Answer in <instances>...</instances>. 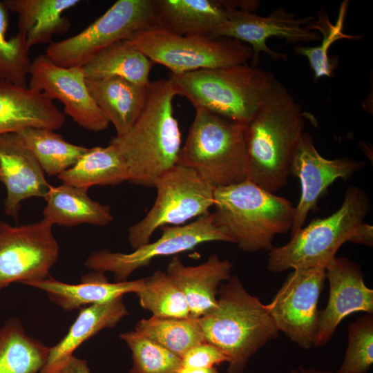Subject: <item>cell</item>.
<instances>
[{
	"mask_svg": "<svg viewBox=\"0 0 373 373\" xmlns=\"http://www.w3.org/2000/svg\"><path fill=\"white\" fill-rule=\"evenodd\" d=\"M305 117L294 97L276 81L246 126L247 179L271 193L287 183L292 157L304 133Z\"/></svg>",
	"mask_w": 373,
	"mask_h": 373,
	"instance_id": "6da1fadb",
	"label": "cell"
},
{
	"mask_svg": "<svg viewBox=\"0 0 373 373\" xmlns=\"http://www.w3.org/2000/svg\"><path fill=\"white\" fill-rule=\"evenodd\" d=\"M177 95L169 78L151 82L144 108L132 127L111 141L127 164L128 182L153 186L162 173L177 164L181 149V133L173 115Z\"/></svg>",
	"mask_w": 373,
	"mask_h": 373,
	"instance_id": "7a4b0ae2",
	"label": "cell"
},
{
	"mask_svg": "<svg viewBox=\"0 0 373 373\" xmlns=\"http://www.w3.org/2000/svg\"><path fill=\"white\" fill-rule=\"evenodd\" d=\"M198 319L204 342L227 357V373H244L249 359L279 333L265 305L236 276L221 285L216 307Z\"/></svg>",
	"mask_w": 373,
	"mask_h": 373,
	"instance_id": "3957f363",
	"label": "cell"
},
{
	"mask_svg": "<svg viewBox=\"0 0 373 373\" xmlns=\"http://www.w3.org/2000/svg\"><path fill=\"white\" fill-rule=\"evenodd\" d=\"M214 223L244 251H270L278 234L291 231V202L251 181L215 189Z\"/></svg>",
	"mask_w": 373,
	"mask_h": 373,
	"instance_id": "277c9868",
	"label": "cell"
},
{
	"mask_svg": "<svg viewBox=\"0 0 373 373\" xmlns=\"http://www.w3.org/2000/svg\"><path fill=\"white\" fill-rule=\"evenodd\" d=\"M178 95L230 121L247 124L275 82L273 75L247 64L171 75Z\"/></svg>",
	"mask_w": 373,
	"mask_h": 373,
	"instance_id": "5b68a950",
	"label": "cell"
},
{
	"mask_svg": "<svg viewBox=\"0 0 373 373\" xmlns=\"http://www.w3.org/2000/svg\"><path fill=\"white\" fill-rule=\"evenodd\" d=\"M370 209L367 195L356 186L347 188L340 207L330 216L316 218L269 253L267 269L274 273L300 268L326 267L346 242L354 243Z\"/></svg>",
	"mask_w": 373,
	"mask_h": 373,
	"instance_id": "8992f818",
	"label": "cell"
},
{
	"mask_svg": "<svg viewBox=\"0 0 373 373\" xmlns=\"http://www.w3.org/2000/svg\"><path fill=\"white\" fill-rule=\"evenodd\" d=\"M194 119L177 164L195 171L215 188L247 178V124L195 108Z\"/></svg>",
	"mask_w": 373,
	"mask_h": 373,
	"instance_id": "52a82bcc",
	"label": "cell"
},
{
	"mask_svg": "<svg viewBox=\"0 0 373 373\" xmlns=\"http://www.w3.org/2000/svg\"><path fill=\"white\" fill-rule=\"evenodd\" d=\"M124 41L171 75L246 64L252 56L249 45L234 39L181 35L158 27L139 31Z\"/></svg>",
	"mask_w": 373,
	"mask_h": 373,
	"instance_id": "ba28073f",
	"label": "cell"
},
{
	"mask_svg": "<svg viewBox=\"0 0 373 373\" xmlns=\"http://www.w3.org/2000/svg\"><path fill=\"white\" fill-rule=\"evenodd\" d=\"M157 198L146 216L128 229V241L136 248L147 244L155 231L180 226L209 213L214 204L215 187L191 168L176 164L155 182Z\"/></svg>",
	"mask_w": 373,
	"mask_h": 373,
	"instance_id": "9c48e42d",
	"label": "cell"
},
{
	"mask_svg": "<svg viewBox=\"0 0 373 373\" xmlns=\"http://www.w3.org/2000/svg\"><path fill=\"white\" fill-rule=\"evenodd\" d=\"M156 26L154 0H118L85 29L52 41L45 55L62 67H82L105 48Z\"/></svg>",
	"mask_w": 373,
	"mask_h": 373,
	"instance_id": "30bf717a",
	"label": "cell"
},
{
	"mask_svg": "<svg viewBox=\"0 0 373 373\" xmlns=\"http://www.w3.org/2000/svg\"><path fill=\"white\" fill-rule=\"evenodd\" d=\"M161 237L142 245L131 253L107 250L92 254L85 265L94 271L112 272L117 280L124 281L139 268L146 267L156 258L175 255L191 250L205 242H231L227 233L214 223L213 213L199 217L188 224L162 227Z\"/></svg>",
	"mask_w": 373,
	"mask_h": 373,
	"instance_id": "8fae6325",
	"label": "cell"
},
{
	"mask_svg": "<svg viewBox=\"0 0 373 373\" xmlns=\"http://www.w3.org/2000/svg\"><path fill=\"white\" fill-rule=\"evenodd\" d=\"M46 220L12 226L0 220V290L12 283L45 279L57 260L59 245Z\"/></svg>",
	"mask_w": 373,
	"mask_h": 373,
	"instance_id": "7c38bea8",
	"label": "cell"
},
{
	"mask_svg": "<svg viewBox=\"0 0 373 373\" xmlns=\"http://www.w3.org/2000/svg\"><path fill=\"white\" fill-rule=\"evenodd\" d=\"M325 269H295L265 307L278 332L304 350L314 346L318 327V303Z\"/></svg>",
	"mask_w": 373,
	"mask_h": 373,
	"instance_id": "4fadbf2b",
	"label": "cell"
},
{
	"mask_svg": "<svg viewBox=\"0 0 373 373\" xmlns=\"http://www.w3.org/2000/svg\"><path fill=\"white\" fill-rule=\"evenodd\" d=\"M229 6L226 21L213 32L211 38L227 37L249 45L252 50L251 66L256 67L260 55L265 53L275 60H286L288 55L271 49L267 44L270 37H278L289 43L314 42L321 39L320 35L307 26L315 18L313 16L296 17L283 8H278L267 17Z\"/></svg>",
	"mask_w": 373,
	"mask_h": 373,
	"instance_id": "5bb4252c",
	"label": "cell"
},
{
	"mask_svg": "<svg viewBox=\"0 0 373 373\" xmlns=\"http://www.w3.org/2000/svg\"><path fill=\"white\" fill-rule=\"evenodd\" d=\"M28 86L51 100H59L64 114L79 126L99 132L106 130L109 122L91 97L82 67H62L45 54L32 61Z\"/></svg>",
	"mask_w": 373,
	"mask_h": 373,
	"instance_id": "9a60e30c",
	"label": "cell"
},
{
	"mask_svg": "<svg viewBox=\"0 0 373 373\" xmlns=\"http://www.w3.org/2000/svg\"><path fill=\"white\" fill-rule=\"evenodd\" d=\"M363 166L364 162L348 158L329 160L323 157L312 136L304 133L290 165V175L297 177L301 186L300 197L294 207L291 235L303 227L309 211L316 209L318 199L336 180H347Z\"/></svg>",
	"mask_w": 373,
	"mask_h": 373,
	"instance_id": "2e32d148",
	"label": "cell"
},
{
	"mask_svg": "<svg viewBox=\"0 0 373 373\" xmlns=\"http://www.w3.org/2000/svg\"><path fill=\"white\" fill-rule=\"evenodd\" d=\"M325 274L329 295L327 306L320 311L315 347L327 343L346 316L356 312L373 314V290L365 285L358 264L335 257L326 267Z\"/></svg>",
	"mask_w": 373,
	"mask_h": 373,
	"instance_id": "e0dca14e",
	"label": "cell"
},
{
	"mask_svg": "<svg viewBox=\"0 0 373 373\" xmlns=\"http://www.w3.org/2000/svg\"><path fill=\"white\" fill-rule=\"evenodd\" d=\"M0 181L6 189L5 212L15 218L23 200L44 198L50 186L35 155L17 133L0 135Z\"/></svg>",
	"mask_w": 373,
	"mask_h": 373,
	"instance_id": "ac0fdd59",
	"label": "cell"
},
{
	"mask_svg": "<svg viewBox=\"0 0 373 373\" xmlns=\"http://www.w3.org/2000/svg\"><path fill=\"white\" fill-rule=\"evenodd\" d=\"M66 115L54 101L28 87L0 81V135L27 127L57 130Z\"/></svg>",
	"mask_w": 373,
	"mask_h": 373,
	"instance_id": "d6986e66",
	"label": "cell"
},
{
	"mask_svg": "<svg viewBox=\"0 0 373 373\" xmlns=\"http://www.w3.org/2000/svg\"><path fill=\"white\" fill-rule=\"evenodd\" d=\"M233 264L213 255L197 266H185L178 256L169 262L166 274L183 293L190 317L199 318L214 309L218 287L231 277Z\"/></svg>",
	"mask_w": 373,
	"mask_h": 373,
	"instance_id": "ffe728a7",
	"label": "cell"
},
{
	"mask_svg": "<svg viewBox=\"0 0 373 373\" xmlns=\"http://www.w3.org/2000/svg\"><path fill=\"white\" fill-rule=\"evenodd\" d=\"M144 278L132 281L110 283L104 273L94 271L84 275L78 284H68L50 276L26 285L44 291L50 300L64 310L110 301L128 293L137 294Z\"/></svg>",
	"mask_w": 373,
	"mask_h": 373,
	"instance_id": "44dd1931",
	"label": "cell"
},
{
	"mask_svg": "<svg viewBox=\"0 0 373 373\" xmlns=\"http://www.w3.org/2000/svg\"><path fill=\"white\" fill-rule=\"evenodd\" d=\"M228 10L224 0H154L156 26L181 35L211 37Z\"/></svg>",
	"mask_w": 373,
	"mask_h": 373,
	"instance_id": "7402d4cb",
	"label": "cell"
},
{
	"mask_svg": "<svg viewBox=\"0 0 373 373\" xmlns=\"http://www.w3.org/2000/svg\"><path fill=\"white\" fill-rule=\"evenodd\" d=\"M122 297L80 308L68 333L58 343L49 347L46 361L39 373H59L84 341L105 328L115 326L128 314Z\"/></svg>",
	"mask_w": 373,
	"mask_h": 373,
	"instance_id": "603a6c76",
	"label": "cell"
},
{
	"mask_svg": "<svg viewBox=\"0 0 373 373\" xmlns=\"http://www.w3.org/2000/svg\"><path fill=\"white\" fill-rule=\"evenodd\" d=\"M91 97L116 131V136L132 127L146 102L148 88L121 77L86 79ZM150 85V84H149Z\"/></svg>",
	"mask_w": 373,
	"mask_h": 373,
	"instance_id": "cb8c5ba5",
	"label": "cell"
},
{
	"mask_svg": "<svg viewBox=\"0 0 373 373\" xmlns=\"http://www.w3.org/2000/svg\"><path fill=\"white\" fill-rule=\"evenodd\" d=\"M9 11L18 16V30L24 32L30 48L50 44L55 35L70 28L64 12L80 3L79 0H4Z\"/></svg>",
	"mask_w": 373,
	"mask_h": 373,
	"instance_id": "d4e9b609",
	"label": "cell"
},
{
	"mask_svg": "<svg viewBox=\"0 0 373 373\" xmlns=\"http://www.w3.org/2000/svg\"><path fill=\"white\" fill-rule=\"evenodd\" d=\"M44 219L52 225L73 227L81 224L106 226L113 220L111 208L93 200L87 190L62 184L50 186L44 198Z\"/></svg>",
	"mask_w": 373,
	"mask_h": 373,
	"instance_id": "484cf974",
	"label": "cell"
},
{
	"mask_svg": "<svg viewBox=\"0 0 373 373\" xmlns=\"http://www.w3.org/2000/svg\"><path fill=\"white\" fill-rule=\"evenodd\" d=\"M64 184L88 190L93 186L116 185L129 181L127 164L117 147L88 148L77 162L57 176Z\"/></svg>",
	"mask_w": 373,
	"mask_h": 373,
	"instance_id": "4316f807",
	"label": "cell"
},
{
	"mask_svg": "<svg viewBox=\"0 0 373 373\" xmlns=\"http://www.w3.org/2000/svg\"><path fill=\"white\" fill-rule=\"evenodd\" d=\"M153 63L125 41L102 50L83 66L86 79L121 77L135 84L149 86Z\"/></svg>",
	"mask_w": 373,
	"mask_h": 373,
	"instance_id": "83f0119b",
	"label": "cell"
},
{
	"mask_svg": "<svg viewBox=\"0 0 373 373\" xmlns=\"http://www.w3.org/2000/svg\"><path fill=\"white\" fill-rule=\"evenodd\" d=\"M48 351L26 333L19 320L8 319L0 326V373H39Z\"/></svg>",
	"mask_w": 373,
	"mask_h": 373,
	"instance_id": "f1b7e54d",
	"label": "cell"
},
{
	"mask_svg": "<svg viewBox=\"0 0 373 373\" xmlns=\"http://www.w3.org/2000/svg\"><path fill=\"white\" fill-rule=\"evenodd\" d=\"M17 133L50 176H58L73 166L88 149L67 142L51 129L27 127Z\"/></svg>",
	"mask_w": 373,
	"mask_h": 373,
	"instance_id": "f546056e",
	"label": "cell"
},
{
	"mask_svg": "<svg viewBox=\"0 0 373 373\" xmlns=\"http://www.w3.org/2000/svg\"><path fill=\"white\" fill-rule=\"evenodd\" d=\"M135 331L182 358L193 347L204 342L198 318L152 316L141 319Z\"/></svg>",
	"mask_w": 373,
	"mask_h": 373,
	"instance_id": "4dcf8cb0",
	"label": "cell"
},
{
	"mask_svg": "<svg viewBox=\"0 0 373 373\" xmlns=\"http://www.w3.org/2000/svg\"><path fill=\"white\" fill-rule=\"evenodd\" d=\"M349 1H343L340 6L337 20L330 22L327 13L323 9L318 12V19L310 22L307 28L312 30H318L322 34L321 44L318 46H296V54L305 57L314 72L316 80L333 75L334 67L328 55L330 46L341 39L359 40L361 35H347L343 32L345 16Z\"/></svg>",
	"mask_w": 373,
	"mask_h": 373,
	"instance_id": "1f68e13d",
	"label": "cell"
},
{
	"mask_svg": "<svg viewBox=\"0 0 373 373\" xmlns=\"http://www.w3.org/2000/svg\"><path fill=\"white\" fill-rule=\"evenodd\" d=\"M9 12L3 1H0V81L28 87L32 64L28 52L30 48L26 34L20 30L7 37Z\"/></svg>",
	"mask_w": 373,
	"mask_h": 373,
	"instance_id": "d6a6232c",
	"label": "cell"
},
{
	"mask_svg": "<svg viewBox=\"0 0 373 373\" xmlns=\"http://www.w3.org/2000/svg\"><path fill=\"white\" fill-rule=\"evenodd\" d=\"M140 305L153 316L189 318V307L181 290L166 273L157 270L144 278L143 286L136 294Z\"/></svg>",
	"mask_w": 373,
	"mask_h": 373,
	"instance_id": "836d02e7",
	"label": "cell"
},
{
	"mask_svg": "<svg viewBox=\"0 0 373 373\" xmlns=\"http://www.w3.org/2000/svg\"><path fill=\"white\" fill-rule=\"evenodd\" d=\"M119 336L132 352L130 373H178L182 367L181 358L136 331Z\"/></svg>",
	"mask_w": 373,
	"mask_h": 373,
	"instance_id": "e575fe53",
	"label": "cell"
},
{
	"mask_svg": "<svg viewBox=\"0 0 373 373\" xmlns=\"http://www.w3.org/2000/svg\"><path fill=\"white\" fill-rule=\"evenodd\" d=\"M373 363V317L367 314L351 323L344 359L336 373H366Z\"/></svg>",
	"mask_w": 373,
	"mask_h": 373,
	"instance_id": "d590c367",
	"label": "cell"
},
{
	"mask_svg": "<svg viewBox=\"0 0 373 373\" xmlns=\"http://www.w3.org/2000/svg\"><path fill=\"white\" fill-rule=\"evenodd\" d=\"M226 355L215 345L203 342L191 350L182 358V366L189 368H207L227 362Z\"/></svg>",
	"mask_w": 373,
	"mask_h": 373,
	"instance_id": "8d00e7d4",
	"label": "cell"
},
{
	"mask_svg": "<svg viewBox=\"0 0 373 373\" xmlns=\"http://www.w3.org/2000/svg\"><path fill=\"white\" fill-rule=\"evenodd\" d=\"M59 373H91L87 361L74 355L66 363Z\"/></svg>",
	"mask_w": 373,
	"mask_h": 373,
	"instance_id": "74e56055",
	"label": "cell"
},
{
	"mask_svg": "<svg viewBox=\"0 0 373 373\" xmlns=\"http://www.w3.org/2000/svg\"><path fill=\"white\" fill-rule=\"evenodd\" d=\"M178 373H219L215 367L207 368H189L182 366Z\"/></svg>",
	"mask_w": 373,
	"mask_h": 373,
	"instance_id": "f35d334b",
	"label": "cell"
},
{
	"mask_svg": "<svg viewBox=\"0 0 373 373\" xmlns=\"http://www.w3.org/2000/svg\"><path fill=\"white\" fill-rule=\"evenodd\" d=\"M289 373H334L329 370H318L314 367L299 366L290 370Z\"/></svg>",
	"mask_w": 373,
	"mask_h": 373,
	"instance_id": "ab89813d",
	"label": "cell"
}]
</instances>
